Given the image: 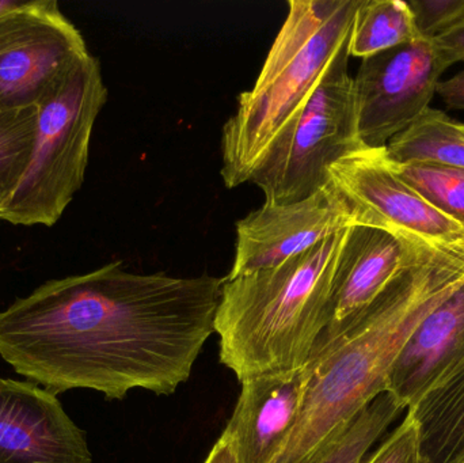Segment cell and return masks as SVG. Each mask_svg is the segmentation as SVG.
<instances>
[{"label":"cell","mask_w":464,"mask_h":463,"mask_svg":"<svg viewBox=\"0 0 464 463\" xmlns=\"http://www.w3.org/2000/svg\"><path fill=\"white\" fill-rule=\"evenodd\" d=\"M225 280L132 274L121 261L49 280L0 313V356L56 396H170L215 333Z\"/></svg>","instance_id":"obj_1"},{"label":"cell","mask_w":464,"mask_h":463,"mask_svg":"<svg viewBox=\"0 0 464 463\" xmlns=\"http://www.w3.org/2000/svg\"><path fill=\"white\" fill-rule=\"evenodd\" d=\"M464 283V260L409 245L397 276L335 339L319 342L299 419L272 463H319L354 419L387 391L395 359L419 323Z\"/></svg>","instance_id":"obj_2"},{"label":"cell","mask_w":464,"mask_h":463,"mask_svg":"<svg viewBox=\"0 0 464 463\" xmlns=\"http://www.w3.org/2000/svg\"><path fill=\"white\" fill-rule=\"evenodd\" d=\"M346 230L280 265L226 277L215 333L220 362L240 383L308 363L332 318L333 280Z\"/></svg>","instance_id":"obj_3"},{"label":"cell","mask_w":464,"mask_h":463,"mask_svg":"<svg viewBox=\"0 0 464 463\" xmlns=\"http://www.w3.org/2000/svg\"><path fill=\"white\" fill-rule=\"evenodd\" d=\"M362 0H289L288 16L253 89L237 98L223 127L222 178L228 189L250 182L273 139L302 108L345 45Z\"/></svg>","instance_id":"obj_4"},{"label":"cell","mask_w":464,"mask_h":463,"mask_svg":"<svg viewBox=\"0 0 464 463\" xmlns=\"http://www.w3.org/2000/svg\"><path fill=\"white\" fill-rule=\"evenodd\" d=\"M108 101L100 60L79 63L38 106L32 162L0 222L53 227L83 185L98 114Z\"/></svg>","instance_id":"obj_5"},{"label":"cell","mask_w":464,"mask_h":463,"mask_svg":"<svg viewBox=\"0 0 464 463\" xmlns=\"http://www.w3.org/2000/svg\"><path fill=\"white\" fill-rule=\"evenodd\" d=\"M348 43L337 52L302 108L273 139L250 182L265 203L292 204L330 184L329 169L367 149L359 136Z\"/></svg>","instance_id":"obj_6"},{"label":"cell","mask_w":464,"mask_h":463,"mask_svg":"<svg viewBox=\"0 0 464 463\" xmlns=\"http://www.w3.org/2000/svg\"><path fill=\"white\" fill-rule=\"evenodd\" d=\"M330 182L348 204L353 225L386 231L464 260V227L406 184L383 149H362L329 169Z\"/></svg>","instance_id":"obj_7"},{"label":"cell","mask_w":464,"mask_h":463,"mask_svg":"<svg viewBox=\"0 0 464 463\" xmlns=\"http://www.w3.org/2000/svg\"><path fill=\"white\" fill-rule=\"evenodd\" d=\"M86 41L56 0L0 15V109L40 106L86 57Z\"/></svg>","instance_id":"obj_8"},{"label":"cell","mask_w":464,"mask_h":463,"mask_svg":"<svg viewBox=\"0 0 464 463\" xmlns=\"http://www.w3.org/2000/svg\"><path fill=\"white\" fill-rule=\"evenodd\" d=\"M446 70L432 41L425 38L362 59L353 89L364 146L383 149L411 127L430 109Z\"/></svg>","instance_id":"obj_9"},{"label":"cell","mask_w":464,"mask_h":463,"mask_svg":"<svg viewBox=\"0 0 464 463\" xmlns=\"http://www.w3.org/2000/svg\"><path fill=\"white\" fill-rule=\"evenodd\" d=\"M349 226L353 220L348 204L332 182L296 203H264L237 223V252L227 279L280 265Z\"/></svg>","instance_id":"obj_10"},{"label":"cell","mask_w":464,"mask_h":463,"mask_svg":"<svg viewBox=\"0 0 464 463\" xmlns=\"http://www.w3.org/2000/svg\"><path fill=\"white\" fill-rule=\"evenodd\" d=\"M84 432L56 394L0 378V463H92Z\"/></svg>","instance_id":"obj_11"},{"label":"cell","mask_w":464,"mask_h":463,"mask_svg":"<svg viewBox=\"0 0 464 463\" xmlns=\"http://www.w3.org/2000/svg\"><path fill=\"white\" fill-rule=\"evenodd\" d=\"M311 364L242 383L226 427L237 463H272L291 435L304 404Z\"/></svg>","instance_id":"obj_12"},{"label":"cell","mask_w":464,"mask_h":463,"mask_svg":"<svg viewBox=\"0 0 464 463\" xmlns=\"http://www.w3.org/2000/svg\"><path fill=\"white\" fill-rule=\"evenodd\" d=\"M409 242L368 226L348 227L333 280L332 318L319 342L340 336L397 276Z\"/></svg>","instance_id":"obj_13"},{"label":"cell","mask_w":464,"mask_h":463,"mask_svg":"<svg viewBox=\"0 0 464 463\" xmlns=\"http://www.w3.org/2000/svg\"><path fill=\"white\" fill-rule=\"evenodd\" d=\"M463 359L464 283L414 329L390 370L386 393L411 410Z\"/></svg>","instance_id":"obj_14"},{"label":"cell","mask_w":464,"mask_h":463,"mask_svg":"<svg viewBox=\"0 0 464 463\" xmlns=\"http://www.w3.org/2000/svg\"><path fill=\"white\" fill-rule=\"evenodd\" d=\"M408 413L428 463H464V359Z\"/></svg>","instance_id":"obj_15"},{"label":"cell","mask_w":464,"mask_h":463,"mask_svg":"<svg viewBox=\"0 0 464 463\" xmlns=\"http://www.w3.org/2000/svg\"><path fill=\"white\" fill-rule=\"evenodd\" d=\"M395 163H436L464 169V124L444 111L427 109L384 147Z\"/></svg>","instance_id":"obj_16"},{"label":"cell","mask_w":464,"mask_h":463,"mask_svg":"<svg viewBox=\"0 0 464 463\" xmlns=\"http://www.w3.org/2000/svg\"><path fill=\"white\" fill-rule=\"evenodd\" d=\"M422 40L408 2L362 0L349 35V56L367 57Z\"/></svg>","instance_id":"obj_17"},{"label":"cell","mask_w":464,"mask_h":463,"mask_svg":"<svg viewBox=\"0 0 464 463\" xmlns=\"http://www.w3.org/2000/svg\"><path fill=\"white\" fill-rule=\"evenodd\" d=\"M38 130V106L0 109V208L24 179Z\"/></svg>","instance_id":"obj_18"},{"label":"cell","mask_w":464,"mask_h":463,"mask_svg":"<svg viewBox=\"0 0 464 463\" xmlns=\"http://www.w3.org/2000/svg\"><path fill=\"white\" fill-rule=\"evenodd\" d=\"M389 162L392 170L428 203L464 227V169L436 163Z\"/></svg>","instance_id":"obj_19"},{"label":"cell","mask_w":464,"mask_h":463,"mask_svg":"<svg viewBox=\"0 0 464 463\" xmlns=\"http://www.w3.org/2000/svg\"><path fill=\"white\" fill-rule=\"evenodd\" d=\"M405 408L389 393L376 397L319 463H362L373 443Z\"/></svg>","instance_id":"obj_20"},{"label":"cell","mask_w":464,"mask_h":463,"mask_svg":"<svg viewBox=\"0 0 464 463\" xmlns=\"http://www.w3.org/2000/svg\"><path fill=\"white\" fill-rule=\"evenodd\" d=\"M408 5L425 40H433L464 18V0H411Z\"/></svg>","instance_id":"obj_21"},{"label":"cell","mask_w":464,"mask_h":463,"mask_svg":"<svg viewBox=\"0 0 464 463\" xmlns=\"http://www.w3.org/2000/svg\"><path fill=\"white\" fill-rule=\"evenodd\" d=\"M362 463H428L422 454L419 426L411 415L390 435L389 439Z\"/></svg>","instance_id":"obj_22"},{"label":"cell","mask_w":464,"mask_h":463,"mask_svg":"<svg viewBox=\"0 0 464 463\" xmlns=\"http://www.w3.org/2000/svg\"><path fill=\"white\" fill-rule=\"evenodd\" d=\"M430 41L447 68L464 62V18Z\"/></svg>","instance_id":"obj_23"},{"label":"cell","mask_w":464,"mask_h":463,"mask_svg":"<svg viewBox=\"0 0 464 463\" xmlns=\"http://www.w3.org/2000/svg\"><path fill=\"white\" fill-rule=\"evenodd\" d=\"M436 94L447 108L464 111V68L446 81L439 82Z\"/></svg>","instance_id":"obj_24"},{"label":"cell","mask_w":464,"mask_h":463,"mask_svg":"<svg viewBox=\"0 0 464 463\" xmlns=\"http://www.w3.org/2000/svg\"><path fill=\"white\" fill-rule=\"evenodd\" d=\"M204 463H237V454H235L231 440L222 435Z\"/></svg>","instance_id":"obj_25"},{"label":"cell","mask_w":464,"mask_h":463,"mask_svg":"<svg viewBox=\"0 0 464 463\" xmlns=\"http://www.w3.org/2000/svg\"><path fill=\"white\" fill-rule=\"evenodd\" d=\"M24 0H0V15L19 7Z\"/></svg>","instance_id":"obj_26"}]
</instances>
